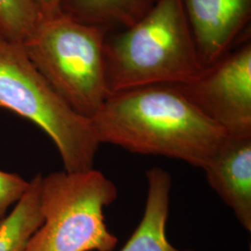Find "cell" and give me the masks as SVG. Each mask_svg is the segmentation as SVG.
I'll return each instance as SVG.
<instances>
[{
  "label": "cell",
  "mask_w": 251,
  "mask_h": 251,
  "mask_svg": "<svg viewBox=\"0 0 251 251\" xmlns=\"http://www.w3.org/2000/svg\"><path fill=\"white\" fill-rule=\"evenodd\" d=\"M108 30L59 11L41 16L22 43L29 60L69 106L91 119L110 95L105 77Z\"/></svg>",
  "instance_id": "cell-3"
},
{
  "label": "cell",
  "mask_w": 251,
  "mask_h": 251,
  "mask_svg": "<svg viewBox=\"0 0 251 251\" xmlns=\"http://www.w3.org/2000/svg\"><path fill=\"white\" fill-rule=\"evenodd\" d=\"M41 16H50L61 11L63 0H32Z\"/></svg>",
  "instance_id": "cell-14"
},
{
  "label": "cell",
  "mask_w": 251,
  "mask_h": 251,
  "mask_svg": "<svg viewBox=\"0 0 251 251\" xmlns=\"http://www.w3.org/2000/svg\"><path fill=\"white\" fill-rule=\"evenodd\" d=\"M198 56L206 68L248 36L251 0H181Z\"/></svg>",
  "instance_id": "cell-7"
},
{
  "label": "cell",
  "mask_w": 251,
  "mask_h": 251,
  "mask_svg": "<svg viewBox=\"0 0 251 251\" xmlns=\"http://www.w3.org/2000/svg\"><path fill=\"white\" fill-rule=\"evenodd\" d=\"M147 198L144 215L134 233L120 251H180L167 237L172 179L171 174L158 167L146 171Z\"/></svg>",
  "instance_id": "cell-9"
},
{
  "label": "cell",
  "mask_w": 251,
  "mask_h": 251,
  "mask_svg": "<svg viewBox=\"0 0 251 251\" xmlns=\"http://www.w3.org/2000/svg\"><path fill=\"white\" fill-rule=\"evenodd\" d=\"M0 109L40 127L55 144L67 172L93 170L100 144L91 119L82 117L29 60L21 43L0 35Z\"/></svg>",
  "instance_id": "cell-4"
},
{
  "label": "cell",
  "mask_w": 251,
  "mask_h": 251,
  "mask_svg": "<svg viewBox=\"0 0 251 251\" xmlns=\"http://www.w3.org/2000/svg\"><path fill=\"white\" fill-rule=\"evenodd\" d=\"M203 171L208 185L251 232V134L226 135Z\"/></svg>",
  "instance_id": "cell-8"
},
{
  "label": "cell",
  "mask_w": 251,
  "mask_h": 251,
  "mask_svg": "<svg viewBox=\"0 0 251 251\" xmlns=\"http://www.w3.org/2000/svg\"><path fill=\"white\" fill-rule=\"evenodd\" d=\"M100 144L204 170L226 136L175 85L112 93L91 118Z\"/></svg>",
  "instance_id": "cell-1"
},
{
  "label": "cell",
  "mask_w": 251,
  "mask_h": 251,
  "mask_svg": "<svg viewBox=\"0 0 251 251\" xmlns=\"http://www.w3.org/2000/svg\"><path fill=\"white\" fill-rule=\"evenodd\" d=\"M159 0H63L61 10L81 23L108 31L133 25Z\"/></svg>",
  "instance_id": "cell-10"
},
{
  "label": "cell",
  "mask_w": 251,
  "mask_h": 251,
  "mask_svg": "<svg viewBox=\"0 0 251 251\" xmlns=\"http://www.w3.org/2000/svg\"><path fill=\"white\" fill-rule=\"evenodd\" d=\"M109 93L153 85H180L206 69L198 56L181 0H159L125 29L108 31Z\"/></svg>",
  "instance_id": "cell-2"
},
{
  "label": "cell",
  "mask_w": 251,
  "mask_h": 251,
  "mask_svg": "<svg viewBox=\"0 0 251 251\" xmlns=\"http://www.w3.org/2000/svg\"><path fill=\"white\" fill-rule=\"evenodd\" d=\"M117 198L115 183L100 171L52 172L42 177L44 221L25 251H113L118 238L104 209Z\"/></svg>",
  "instance_id": "cell-5"
},
{
  "label": "cell",
  "mask_w": 251,
  "mask_h": 251,
  "mask_svg": "<svg viewBox=\"0 0 251 251\" xmlns=\"http://www.w3.org/2000/svg\"><path fill=\"white\" fill-rule=\"evenodd\" d=\"M40 18L32 0H0V35L9 40L22 44Z\"/></svg>",
  "instance_id": "cell-12"
},
{
  "label": "cell",
  "mask_w": 251,
  "mask_h": 251,
  "mask_svg": "<svg viewBox=\"0 0 251 251\" xmlns=\"http://www.w3.org/2000/svg\"><path fill=\"white\" fill-rule=\"evenodd\" d=\"M29 185L30 181L18 174L0 171V222L8 215L9 207L24 197Z\"/></svg>",
  "instance_id": "cell-13"
},
{
  "label": "cell",
  "mask_w": 251,
  "mask_h": 251,
  "mask_svg": "<svg viewBox=\"0 0 251 251\" xmlns=\"http://www.w3.org/2000/svg\"><path fill=\"white\" fill-rule=\"evenodd\" d=\"M175 86L226 135L251 134V37L197 78Z\"/></svg>",
  "instance_id": "cell-6"
},
{
  "label": "cell",
  "mask_w": 251,
  "mask_h": 251,
  "mask_svg": "<svg viewBox=\"0 0 251 251\" xmlns=\"http://www.w3.org/2000/svg\"><path fill=\"white\" fill-rule=\"evenodd\" d=\"M41 181V174L31 179L26 193L0 222V251H25L30 237L43 224Z\"/></svg>",
  "instance_id": "cell-11"
}]
</instances>
